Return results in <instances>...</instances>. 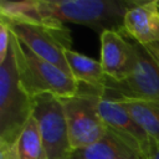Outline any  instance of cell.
Here are the masks:
<instances>
[{"label":"cell","instance_id":"14","mask_svg":"<svg viewBox=\"0 0 159 159\" xmlns=\"http://www.w3.org/2000/svg\"><path fill=\"white\" fill-rule=\"evenodd\" d=\"M120 102L137 124L147 133L149 139L159 142V104L143 101Z\"/></svg>","mask_w":159,"mask_h":159},{"label":"cell","instance_id":"10","mask_svg":"<svg viewBox=\"0 0 159 159\" xmlns=\"http://www.w3.org/2000/svg\"><path fill=\"white\" fill-rule=\"evenodd\" d=\"M125 36L145 46L159 42V4L158 0L143 1L129 9L123 20Z\"/></svg>","mask_w":159,"mask_h":159},{"label":"cell","instance_id":"6","mask_svg":"<svg viewBox=\"0 0 159 159\" xmlns=\"http://www.w3.org/2000/svg\"><path fill=\"white\" fill-rule=\"evenodd\" d=\"M134 46L135 63L132 72L122 81L106 78L102 97L113 101H143L159 104V68L142 45L134 42Z\"/></svg>","mask_w":159,"mask_h":159},{"label":"cell","instance_id":"15","mask_svg":"<svg viewBox=\"0 0 159 159\" xmlns=\"http://www.w3.org/2000/svg\"><path fill=\"white\" fill-rule=\"evenodd\" d=\"M10 41H11V31L9 26L0 21V63L5 61L9 48H10Z\"/></svg>","mask_w":159,"mask_h":159},{"label":"cell","instance_id":"18","mask_svg":"<svg viewBox=\"0 0 159 159\" xmlns=\"http://www.w3.org/2000/svg\"><path fill=\"white\" fill-rule=\"evenodd\" d=\"M58 159H71V155H67V157H63V158H58Z\"/></svg>","mask_w":159,"mask_h":159},{"label":"cell","instance_id":"16","mask_svg":"<svg viewBox=\"0 0 159 159\" xmlns=\"http://www.w3.org/2000/svg\"><path fill=\"white\" fill-rule=\"evenodd\" d=\"M147 51V53L150 56V58L154 61V63L158 66L159 68V42H154V43H149L143 46Z\"/></svg>","mask_w":159,"mask_h":159},{"label":"cell","instance_id":"2","mask_svg":"<svg viewBox=\"0 0 159 159\" xmlns=\"http://www.w3.org/2000/svg\"><path fill=\"white\" fill-rule=\"evenodd\" d=\"M11 45L20 83L30 97L34 98L42 93H52L57 97H71L78 92V83L71 75L39 57L12 32Z\"/></svg>","mask_w":159,"mask_h":159},{"label":"cell","instance_id":"4","mask_svg":"<svg viewBox=\"0 0 159 159\" xmlns=\"http://www.w3.org/2000/svg\"><path fill=\"white\" fill-rule=\"evenodd\" d=\"M102 89L78 83V92L71 97H60L67 120L71 152L98 142L107 132L99 113Z\"/></svg>","mask_w":159,"mask_h":159},{"label":"cell","instance_id":"3","mask_svg":"<svg viewBox=\"0 0 159 159\" xmlns=\"http://www.w3.org/2000/svg\"><path fill=\"white\" fill-rule=\"evenodd\" d=\"M34 98L22 88L12 45L0 63V145H11L32 116Z\"/></svg>","mask_w":159,"mask_h":159},{"label":"cell","instance_id":"8","mask_svg":"<svg viewBox=\"0 0 159 159\" xmlns=\"http://www.w3.org/2000/svg\"><path fill=\"white\" fill-rule=\"evenodd\" d=\"M135 63V46L122 32L104 31L101 34V65L107 78L124 80Z\"/></svg>","mask_w":159,"mask_h":159},{"label":"cell","instance_id":"5","mask_svg":"<svg viewBox=\"0 0 159 159\" xmlns=\"http://www.w3.org/2000/svg\"><path fill=\"white\" fill-rule=\"evenodd\" d=\"M0 21L5 22L10 31L34 53L71 75L65 52L67 50H72V36L71 31L65 25L15 22L1 19Z\"/></svg>","mask_w":159,"mask_h":159},{"label":"cell","instance_id":"11","mask_svg":"<svg viewBox=\"0 0 159 159\" xmlns=\"http://www.w3.org/2000/svg\"><path fill=\"white\" fill-rule=\"evenodd\" d=\"M71 159H148L147 155L107 128L106 134L92 145L71 152Z\"/></svg>","mask_w":159,"mask_h":159},{"label":"cell","instance_id":"13","mask_svg":"<svg viewBox=\"0 0 159 159\" xmlns=\"http://www.w3.org/2000/svg\"><path fill=\"white\" fill-rule=\"evenodd\" d=\"M65 56L70 73L77 83L97 89H103L107 77L103 72L101 61H96L73 50H67Z\"/></svg>","mask_w":159,"mask_h":159},{"label":"cell","instance_id":"1","mask_svg":"<svg viewBox=\"0 0 159 159\" xmlns=\"http://www.w3.org/2000/svg\"><path fill=\"white\" fill-rule=\"evenodd\" d=\"M138 2L139 0H2L0 19L53 25L70 22L91 27L99 35L104 31H118L125 36L124 15Z\"/></svg>","mask_w":159,"mask_h":159},{"label":"cell","instance_id":"9","mask_svg":"<svg viewBox=\"0 0 159 159\" xmlns=\"http://www.w3.org/2000/svg\"><path fill=\"white\" fill-rule=\"evenodd\" d=\"M99 113L107 128L147 155L150 139L120 102L102 97L99 102Z\"/></svg>","mask_w":159,"mask_h":159},{"label":"cell","instance_id":"7","mask_svg":"<svg viewBox=\"0 0 159 159\" xmlns=\"http://www.w3.org/2000/svg\"><path fill=\"white\" fill-rule=\"evenodd\" d=\"M31 117L37 124L48 159L71 154L67 120L60 97L52 93L35 96Z\"/></svg>","mask_w":159,"mask_h":159},{"label":"cell","instance_id":"12","mask_svg":"<svg viewBox=\"0 0 159 159\" xmlns=\"http://www.w3.org/2000/svg\"><path fill=\"white\" fill-rule=\"evenodd\" d=\"M0 159H48L32 117L11 145H0Z\"/></svg>","mask_w":159,"mask_h":159},{"label":"cell","instance_id":"19","mask_svg":"<svg viewBox=\"0 0 159 159\" xmlns=\"http://www.w3.org/2000/svg\"><path fill=\"white\" fill-rule=\"evenodd\" d=\"M158 4H159V0H158Z\"/></svg>","mask_w":159,"mask_h":159},{"label":"cell","instance_id":"17","mask_svg":"<svg viewBox=\"0 0 159 159\" xmlns=\"http://www.w3.org/2000/svg\"><path fill=\"white\" fill-rule=\"evenodd\" d=\"M147 158L148 159H159V142H155V140L150 139Z\"/></svg>","mask_w":159,"mask_h":159}]
</instances>
